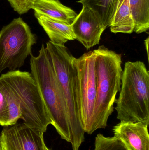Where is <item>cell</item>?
<instances>
[{
  "instance_id": "7c38bea8",
  "label": "cell",
  "mask_w": 149,
  "mask_h": 150,
  "mask_svg": "<svg viewBox=\"0 0 149 150\" xmlns=\"http://www.w3.org/2000/svg\"><path fill=\"white\" fill-rule=\"evenodd\" d=\"M34 14L51 42L56 45H64L69 40L75 39L71 25L51 19L37 13H34Z\"/></svg>"
},
{
  "instance_id": "277c9868",
  "label": "cell",
  "mask_w": 149,
  "mask_h": 150,
  "mask_svg": "<svg viewBox=\"0 0 149 150\" xmlns=\"http://www.w3.org/2000/svg\"><path fill=\"white\" fill-rule=\"evenodd\" d=\"M25 124L44 133L52 121L31 74L19 70L1 75Z\"/></svg>"
},
{
  "instance_id": "d6986e66",
  "label": "cell",
  "mask_w": 149,
  "mask_h": 150,
  "mask_svg": "<svg viewBox=\"0 0 149 150\" xmlns=\"http://www.w3.org/2000/svg\"><path fill=\"white\" fill-rule=\"evenodd\" d=\"M149 38L148 37L145 40V47H146V49H147V54H148V59H149Z\"/></svg>"
},
{
  "instance_id": "8992f818",
  "label": "cell",
  "mask_w": 149,
  "mask_h": 150,
  "mask_svg": "<svg viewBox=\"0 0 149 150\" xmlns=\"http://www.w3.org/2000/svg\"><path fill=\"white\" fill-rule=\"evenodd\" d=\"M36 43V35L21 18L3 26L0 31V74L22 67Z\"/></svg>"
},
{
  "instance_id": "52a82bcc",
  "label": "cell",
  "mask_w": 149,
  "mask_h": 150,
  "mask_svg": "<svg viewBox=\"0 0 149 150\" xmlns=\"http://www.w3.org/2000/svg\"><path fill=\"white\" fill-rule=\"evenodd\" d=\"M77 105L85 133L92 134L96 95V76L93 51L72 61Z\"/></svg>"
},
{
  "instance_id": "6da1fadb",
  "label": "cell",
  "mask_w": 149,
  "mask_h": 150,
  "mask_svg": "<svg viewBox=\"0 0 149 150\" xmlns=\"http://www.w3.org/2000/svg\"><path fill=\"white\" fill-rule=\"evenodd\" d=\"M96 76V95L93 131L104 129L114 111L117 93L120 90L122 56L104 46L94 50Z\"/></svg>"
},
{
  "instance_id": "3957f363",
  "label": "cell",
  "mask_w": 149,
  "mask_h": 150,
  "mask_svg": "<svg viewBox=\"0 0 149 150\" xmlns=\"http://www.w3.org/2000/svg\"><path fill=\"white\" fill-rule=\"evenodd\" d=\"M115 109L120 122L149 124V73L144 62H127Z\"/></svg>"
},
{
  "instance_id": "8fae6325",
  "label": "cell",
  "mask_w": 149,
  "mask_h": 150,
  "mask_svg": "<svg viewBox=\"0 0 149 150\" xmlns=\"http://www.w3.org/2000/svg\"><path fill=\"white\" fill-rule=\"evenodd\" d=\"M34 13L51 19L72 25L78 14L59 0H35L32 8Z\"/></svg>"
},
{
  "instance_id": "7a4b0ae2",
  "label": "cell",
  "mask_w": 149,
  "mask_h": 150,
  "mask_svg": "<svg viewBox=\"0 0 149 150\" xmlns=\"http://www.w3.org/2000/svg\"><path fill=\"white\" fill-rule=\"evenodd\" d=\"M31 71L44 102L52 125L63 140L70 142V127L66 102L44 45L37 56L31 54Z\"/></svg>"
},
{
  "instance_id": "4fadbf2b",
  "label": "cell",
  "mask_w": 149,
  "mask_h": 150,
  "mask_svg": "<svg viewBox=\"0 0 149 150\" xmlns=\"http://www.w3.org/2000/svg\"><path fill=\"white\" fill-rule=\"evenodd\" d=\"M109 27L111 31L114 33L131 34L134 32V23L130 11L129 0H118Z\"/></svg>"
},
{
  "instance_id": "9c48e42d",
  "label": "cell",
  "mask_w": 149,
  "mask_h": 150,
  "mask_svg": "<svg viewBox=\"0 0 149 150\" xmlns=\"http://www.w3.org/2000/svg\"><path fill=\"white\" fill-rule=\"evenodd\" d=\"M71 25L75 39L87 49L99 44L101 35L106 29L94 12L85 6H82L80 13Z\"/></svg>"
},
{
  "instance_id": "2e32d148",
  "label": "cell",
  "mask_w": 149,
  "mask_h": 150,
  "mask_svg": "<svg viewBox=\"0 0 149 150\" xmlns=\"http://www.w3.org/2000/svg\"><path fill=\"white\" fill-rule=\"evenodd\" d=\"M94 150H127L124 145L115 137H106L99 134L95 137Z\"/></svg>"
},
{
  "instance_id": "e0dca14e",
  "label": "cell",
  "mask_w": 149,
  "mask_h": 150,
  "mask_svg": "<svg viewBox=\"0 0 149 150\" xmlns=\"http://www.w3.org/2000/svg\"><path fill=\"white\" fill-rule=\"evenodd\" d=\"M9 97L2 79L0 77V125L7 127L9 107Z\"/></svg>"
},
{
  "instance_id": "30bf717a",
  "label": "cell",
  "mask_w": 149,
  "mask_h": 150,
  "mask_svg": "<svg viewBox=\"0 0 149 150\" xmlns=\"http://www.w3.org/2000/svg\"><path fill=\"white\" fill-rule=\"evenodd\" d=\"M148 126L142 122H120L113 131L127 150H149Z\"/></svg>"
},
{
  "instance_id": "ba28073f",
  "label": "cell",
  "mask_w": 149,
  "mask_h": 150,
  "mask_svg": "<svg viewBox=\"0 0 149 150\" xmlns=\"http://www.w3.org/2000/svg\"><path fill=\"white\" fill-rule=\"evenodd\" d=\"M43 133L24 122L5 127L0 136V143L5 150H43Z\"/></svg>"
},
{
  "instance_id": "9a60e30c",
  "label": "cell",
  "mask_w": 149,
  "mask_h": 150,
  "mask_svg": "<svg viewBox=\"0 0 149 150\" xmlns=\"http://www.w3.org/2000/svg\"><path fill=\"white\" fill-rule=\"evenodd\" d=\"M130 11L136 33L145 32L149 28V0H129Z\"/></svg>"
},
{
  "instance_id": "44dd1931",
  "label": "cell",
  "mask_w": 149,
  "mask_h": 150,
  "mask_svg": "<svg viewBox=\"0 0 149 150\" xmlns=\"http://www.w3.org/2000/svg\"><path fill=\"white\" fill-rule=\"evenodd\" d=\"M0 150H5L3 146L0 143Z\"/></svg>"
},
{
  "instance_id": "5b68a950",
  "label": "cell",
  "mask_w": 149,
  "mask_h": 150,
  "mask_svg": "<svg viewBox=\"0 0 149 150\" xmlns=\"http://www.w3.org/2000/svg\"><path fill=\"white\" fill-rule=\"evenodd\" d=\"M66 102L70 127V143L79 150L85 141V132L80 121L77 102L72 61L73 56L65 45L48 41L45 47Z\"/></svg>"
},
{
  "instance_id": "5bb4252c",
  "label": "cell",
  "mask_w": 149,
  "mask_h": 150,
  "mask_svg": "<svg viewBox=\"0 0 149 150\" xmlns=\"http://www.w3.org/2000/svg\"><path fill=\"white\" fill-rule=\"evenodd\" d=\"M118 1V0H80L78 2L91 9L106 29L110 26Z\"/></svg>"
},
{
  "instance_id": "ac0fdd59",
  "label": "cell",
  "mask_w": 149,
  "mask_h": 150,
  "mask_svg": "<svg viewBox=\"0 0 149 150\" xmlns=\"http://www.w3.org/2000/svg\"><path fill=\"white\" fill-rule=\"evenodd\" d=\"M13 9L19 15L27 13L32 9L35 0H8Z\"/></svg>"
},
{
  "instance_id": "ffe728a7",
  "label": "cell",
  "mask_w": 149,
  "mask_h": 150,
  "mask_svg": "<svg viewBox=\"0 0 149 150\" xmlns=\"http://www.w3.org/2000/svg\"><path fill=\"white\" fill-rule=\"evenodd\" d=\"M43 150H51L50 149H48L47 147H46V145L45 144H43Z\"/></svg>"
}]
</instances>
